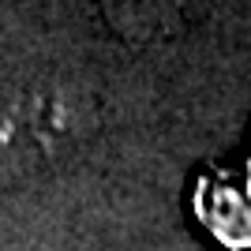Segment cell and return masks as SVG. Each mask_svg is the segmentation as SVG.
Wrapping results in <instances>:
<instances>
[{
  "mask_svg": "<svg viewBox=\"0 0 251 251\" xmlns=\"http://www.w3.org/2000/svg\"><path fill=\"white\" fill-rule=\"evenodd\" d=\"M94 131V105L79 90L42 83L0 109V188L64 165Z\"/></svg>",
  "mask_w": 251,
  "mask_h": 251,
  "instance_id": "6da1fadb",
  "label": "cell"
},
{
  "mask_svg": "<svg viewBox=\"0 0 251 251\" xmlns=\"http://www.w3.org/2000/svg\"><path fill=\"white\" fill-rule=\"evenodd\" d=\"M98 8L127 45H165L195 23L202 0H98Z\"/></svg>",
  "mask_w": 251,
  "mask_h": 251,
  "instance_id": "7a4b0ae2",
  "label": "cell"
}]
</instances>
